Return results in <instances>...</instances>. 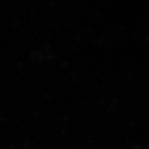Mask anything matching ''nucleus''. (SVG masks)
Wrapping results in <instances>:
<instances>
[]
</instances>
